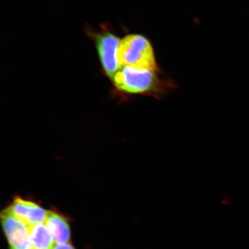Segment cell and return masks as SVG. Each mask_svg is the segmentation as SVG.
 Here are the masks:
<instances>
[{"mask_svg":"<svg viewBox=\"0 0 249 249\" xmlns=\"http://www.w3.org/2000/svg\"><path fill=\"white\" fill-rule=\"evenodd\" d=\"M160 73L124 67L113 80L118 91L124 95L148 96L160 100L175 89L176 85L170 79L161 78Z\"/></svg>","mask_w":249,"mask_h":249,"instance_id":"cell-1","label":"cell"},{"mask_svg":"<svg viewBox=\"0 0 249 249\" xmlns=\"http://www.w3.org/2000/svg\"><path fill=\"white\" fill-rule=\"evenodd\" d=\"M117 57L121 66L161 72L151 43L141 34H129L121 40Z\"/></svg>","mask_w":249,"mask_h":249,"instance_id":"cell-2","label":"cell"},{"mask_svg":"<svg viewBox=\"0 0 249 249\" xmlns=\"http://www.w3.org/2000/svg\"><path fill=\"white\" fill-rule=\"evenodd\" d=\"M1 227L9 249H33L29 236V226L7 207L0 214Z\"/></svg>","mask_w":249,"mask_h":249,"instance_id":"cell-3","label":"cell"},{"mask_svg":"<svg viewBox=\"0 0 249 249\" xmlns=\"http://www.w3.org/2000/svg\"><path fill=\"white\" fill-rule=\"evenodd\" d=\"M95 41L102 67L107 75L113 79L121 69L117 57L121 40L113 34L103 32L96 34Z\"/></svg>","mask_w":249,"mask_h":249,"instance_id":"cell-4","label":"cell"},{"mask_svg":"<svg viewBox=\"0 0 249 249\" xmlns=\"http://www.w3.org/2000/svg\"><path fill=\"white\" fill-rule=\"evenodd\" d=\"M7 208L28 226L45 223L48 212L36 202L20 197H15Z\"/></svg>","mask_w":249,"mask_h":249,"instance_id":"cell-5","label":"cell"},{"mask_svg":"<svg viewBox=\"0 0 249 249\" xmlns=\"http://www.w3.org/2000/svg\"><path fill=\"white\" fill-rule=\"evenodd\" d=\"M45 224L49 230L54 243L64 244L71 243V230L69 218L55 210H49Z\"/></svg>","mask_w":249,"mask_h":249,"instance_id":"cell-6","label":"cell"},{"mask_svg":"<svg viewBox=\"0 0 249 249\" xmlns=\"http://www.w3.org/2000/svg\"><path fill=\"white\" fill-rule=\"evenodd\" d=\"M29 236L33 249H52L54 241L45 223L29 226Z\"/></svg>","mask_w":249,"mask_h":249,"instance_id":"cell-7","label":"cell"},{"mask_svg":"<svg viewBox=\"0 0 249 249\" xmlns=\"http://www.w3.org/2000/svg\"><path fill=\"white\" fill-rule=\"evenodd\" d=\"M52 249H76L71 243L64 244L54 245Z\"/></svg>","mask_w":249,"mask_h":249,"instance_id":"cell-8","label":"cell"}]
</instances>
